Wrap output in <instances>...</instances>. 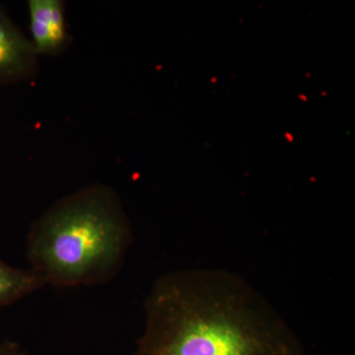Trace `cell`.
Wrapping results in <instances>:
<instances>
[{
  "mask_svg": "<svg viewBox=\"0 0 355 355\" xmlns=\"http://www.w3.org/2000/svg\"><path fill=\"white\" fill-rule=\"evenodd\" d=\"M0 355H28L19 343L6 338L0 343Z\"/></svg>",
  "mask_w": 355,
  "mask_h": 355,
  "instance_id": "8992f818",
  "label": "cell"
},
{
  "mask_svg": "<svg viewBox=\"0 0 355 355\" xmlns=\"http://www.w3.org/2000/svg\"><path fill=\"white\" fill-rule=\"evenodd\" d=\"M144 307L146 327L135 355H305L277 311L227 270L165 273Z\"/></svg>",
  "mask_w": 355,
  "mask_h": 355,
  "instance_id": "6da1fadb",
  "label": "cell"
},
{
  "mask_svg": "<svg viewBox=\"0 0 355 355\" xmlns=\"http://www.w3.org/2000/svg\"><path fill=\"white\" fill-rule=\"evenodd\" d=\"M39 72V55L31 40L0 4V86L32 80Z\"/></svg>",
  "mask_w": 355,
  "mask_h": 355,
  "instance_id": "3957f363",
  "label": "cell"
},
{
  "mask_svg": "<svg viewBox=\"0 0 355 355\" xmlns=\"http://www.w3.org/2000/svg\"><path fill=\"white\" fill-rule=\"evenodd\" d=\"M132 239L119 193L92 184L60 198L32 224L26 256L44 286H100L121 272Z\"/></svg>",
  "mask_w": 355,
  "mask_h": 355,
  "instance_id": "7a4b0ae2",
  "label": "cell"
},
{
  "mask_svg": "<svg viewBox=\"0 0 355 355\" xmlns=\"http://www.w3.org/2000/svg\"><path fill=\"white\" fill-rule=\"evenodd\" d=\"M44 286L43 280L31 268H14L0 260V308L13 304Z\"/></svg>",
  "mask_w": 355,
  "mask_h": 355,
  "instance_id": "5b68a950",
  "label": "cell"
},
{
  "mask_svg": "<svg viewBox=\"0 0 355 355\" xmlns=\"http://www.w3.org/2000/svg\"><path fill=\"white\" fill-rule=\"evenodd\" d=\"M30 32L37 55L60 57L73 42L62 0H29Z\"/></svg>",
  "mask_w": 355,
  "mask_h": 355,
  "instance_id": "277c9868",
  "label": "cell"
}]
</instances>
